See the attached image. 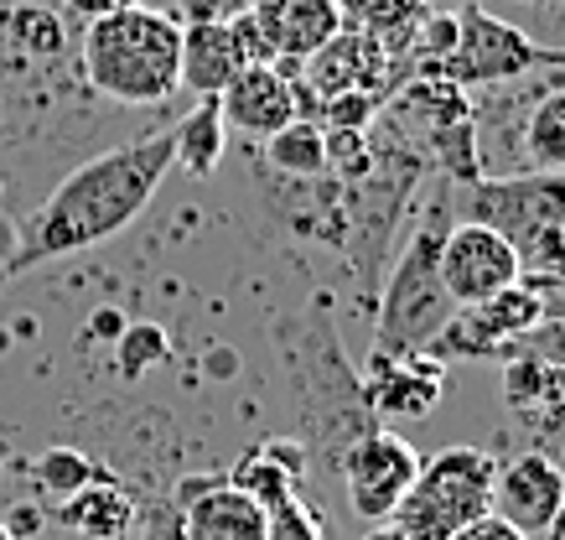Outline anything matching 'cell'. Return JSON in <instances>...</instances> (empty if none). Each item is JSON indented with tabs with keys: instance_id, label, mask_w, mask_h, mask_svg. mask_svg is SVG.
<instances>
[{
	"instance_id": "obj_1",
	"label": "cell",
	"mask_w": 565,
	"mask_h": 540,
	"mask_svg": "<svg viewBox=\"0 0 565 540\" xmlns=\"http://www.w3.org/2000/svg\"><path fill=\"white\" fill-rule=\"evenodd\" d=\"M167 172H172V130L125 140L115 151H99L84 167H73L47 192V203L32 213V224L21 229L17 255L0 265V280L115 240L120 229H130L146 213V203L167 182Z\"/></svg>"
},
{
	"instance_id": "obj_2",
	"label": "cell",
	"mask_w": 565,
	"mask_h": 540,
	"mask_svg": "<svg viewBox=\"0 0 565 540\" xmlns=\"http://www.w3.org/2000/svg\"><path fill=\"white\" fill-rule=\"evenodd\" d=\"M177 57H182V21L156 6H125L94 17L78 36L88 88L115 105H167L182 88Z\"/></svg>"
},
{
	"instance_id": "obj_3",
	"label": "cell",
	"mask_w": 565,
	"mask_h": 540,
	"mask_svg": "<svg viewBox=\"0 0 565 540\" xmlns=\"http://www.w3.org/2000/svg\"><path fill=\"white\" fill-rule=\"evenodd\" d=\"M451 229L446 198H430L415 234L394 261L374 317V353H430V343L457 317V301L441 286V240Z\"/></svg>"
},
{
	"instance_id": "obj_4",
	"label": "cell",
	"mask_w": 565,
	"mask_h": 540,
	"mask_svg": "<svg viewBox=\"0 0 565 540\" xmlns=\"http://www.w3.org/2000/svg\"><path fill=\"white\" fill-rule=\"evenodd\" d=\"M493 473L498 457L482 447H441L420 457V473L390 520L411 540H451L462 525L493 515Z\"/></svg>"
},
{
	"instance_id": "obj_5",
	"label": "cell",
	"mask_w": 565,
	"mask_h": 540,
	"mask_svg": "<svg viewBox=\"0 0 565 540\" xmlns=\"http://www.w3.org/2000/svg\"><path fill=\"white\" fill-rule=\"evenodd\" d=\"M540 68H565V47H545L530 32H519L514 21L467 0V6H457V47L436 63V78H451L457 88H482L514 84V78Z\"/></svg>"
},
{
	"instance_id": "obj_6",
	"label": "cell",
	"mask_w": 565,
	"mask_h": 540,
	"mask_svg": "<svg viewBox=\"0 0 565 540\" xmlns=\"http://www.w3.org/2000/svg\"><path fill=\"white\" fill-rule=\"evenodd\" d=\"M332 463L343 473L348 509L369 525L390 520L399 509V499H405V488L415 484V473H420V453L399 432H384V426L359 432Z\"/></svg>"
},
{
	"instance_id": "obj_7",
	"label": "cell",
	"mask_w": 565,
	"mask_h": 540,
	"mask_svg": "<svg viewBox=\"0 0 565 540\" xmlns=\"http://www.w3.org/2000/svg\"><path fill=\"white\" fill-rule=\"evenodd\" d=\"M291 78H296V115H307V120H317L322 99H332V94L363 88V94H379V99H384V94L399 84L394 57L379 47V36L353 32V27H338V36H327Z\"/></svg>"
},
{
	"instance_id": "obj_8",
	"label": "cell",
	"mask_w": 565,
	"mask_h": 540,
	"mask_svg": "<svg viewBox=\"0 0 565 540\" xmlns=\"http://www.w3.org/2000/svg\"><path fill=\"white\" fill-rule=\"evenodd\" d=\"M462 209L467 219L498 229L514 250H524L545 229L565 224V172H524V177H503V182L482 177V182L462 188Z\"/></svg>"
},
{
	"instance_id": "obj_9",
	"label": "cell",
	"mask_w": 565,
	"mask_h": 540,
	"mask_svg": "<svg viewBox=\"0 0 565 540\" xmlns=\"http://www.w3.org/2000/svg\"><path fill=\"white\" fill-rule=\"evenodd\" d=\"M524 280V261L519 250L498 229L478 224V219H457L441 240V286L451 292L457 307H478V301L498 297L503 286Z\"/></svg>"
},
{
	"instance_id": "obj_10",
	"label": "cell",
	"mask_w": 565,
	"mask_h": 540,
	"mask_svg": "<svg viewBox=\"0 0 565 540\" xmlns=\"http://www.w3.org/2000/svg\"><path fill=\"white\" fill-rule=\"evenodd\" d=\"M359 395L369 416L420 421L446 395V364L436 353H374L359 374Z\"/></svg>"
},
{
	"instance_id": "obj_11",
	"label": "cell",
	"mask_w": 565,
	"mask_h": 540,
	"mask_svg": "<svg viewBox=\"0 0 565 540\" xmlns=\"http://www.w3.org/2000/svg\"><path fill=\"white\" fill-rule=\"evenodd\" d=\"M188 540H270V515L228 478H188L177 488Z\"/></svg>"
},
{
	"instance_id": "obj_12",
	"label": "cell",
	"mask_w": 565,
	"mask_h": 540,
	"mask_svg": "<svg viewBox=\"0 0 565 540\" xmlns=\"http://www.w3.org/2000/svg\"><path fill=\"white\" fill-rule=\"evenodd\" d=\"M565 499V468L550 453H519L493 473V515L519 536H540Z\"/></svg>"
},
{
	"instance_id": "obj_13",
	"label": "cell",
	"mask_w": 565,
	"mask_h": 540,
	"mask_svg": "<svg viewBox=\"0 0 565 540\" xmlns=\"http://www.w3.org/2000/svg\"><path fill=\"white\" fill-rule=\"evenodd\" d=\"M218 99V115L228 130H239L249 140H265L275 136L280 125L296 120V78L275 63H244Z\"/></svg>"
},
{
	"instance_id": "obj_14",
	"label": "cell",
	"mask_w": 565,
	"mask_h": 540,
	"mask_svg": "<svg viewBox=\"0 0 565 540\" xmlns=\"http://www.w3.org/2000/svg\"><path fill=\"white\" fill-rule=\"evenodd\" d=\"M249 17H255L259 36L270 47V63L286 73L301 68L327 36H338V27H343L338 0H249Z\"/></svg>"
},
{
	"instance_id": "obj_15",
	"label": "cell",
	"mask_w": 565,
	"mask_h": 540,
	"mask_svg": "<svg viewBox=\"0 0 565 540\" xmlns=\"http://www.w3.org/2000/svg\"><path fill=\"white\" fill-rule=\"evenodd\" d=\"M244 68L239 47L228 36V21H182V57H177V84L192 88L198 99H213L228 88V78Z\"/></svg>"
},
{
	"instance_id": "obj_16",
	"label": "cell",
	"mask_w": 565,
	"mask_h": 540,
	"mask_svg": "<svg viewBox=\"0 0 565 540\" xmlns=\"http://www.w3.org/2000/svg\"><path fill=\"white\" fill-rule=\"evenodd\" d=\"M52 520L84 540H130L140 505L120 488V478H104V484H88L84 494H73L63 505H52Z\"/></svg>"
},
{
	"instance_id": "obj_17",
	"label": "cell",
	"mask_w": 565,
	"mask_h": 540,
	"mask_svg": "<svg viewBox=\"0 0 565 540\" xmlns=\"http://www.w3.org/2000/svg\"><path fill=\"white\" fill-rule=\"evenodd\" d=\"M301 473H307V447H296V442H265V447H255V453H244L234 463L228 484L244 488L270 515V509H280L286 499L301 494Z\"/></svg>"
},
{
	"instance_id": "obj_18",
	"label": "cell",
	"mask_w": 565,
	"mask_h": 540,
	"mask_svg": "<svg viewBox=\"0 0 565 540\" xmlns=\"http://www.w3.org/2000/svg\"><path fill=\"white\" fill-rule=\"evenodd\" d=\"M223 151H228V125L218 115V99H198V109L172 130V167L188 177H213L223 167Z\"/></svg>"
},
{
	"instance_id": "obj_19",
	"label": "cell",
	"mask_w": 565,
	"mask_h": 540,
	"mask_svg": "<svg viewBox=\"0 0 565 540\" xmlns=\"http://www.w3.org/2000/svg\"><path fill=\"white\" fill-rule=\"evenodd\" d=\"M338 17L353 32L379 36V47L390 57H399L411 47L415 21L426 17V0H338Z\"/></svg>"
},
{
	"instance_id": "obj_20",
	"label": "cell",
	"mask_w": 565,
	"mask_h": 540,
	"mask_svg": "<svg viewBox=\"0 0 565 540\" xmlns=\"http://www.w3.org/2000/svg\"><path fill=\"white\" fill-rule=\"evenodd\" d=\"M26 478H32V488L42 494V505H63V499L84 494L88 484H104V478H115V473L104 468L99 457L78 453V447H47V453L32 457Z\"/></svg>"
},
{
	"instance_id": "obj_21",
	"label": "cell",
	"mask_w": 565,
	"mask_h": 540,
	"mask_svg": "<svg viewBox=\"0 0 565 540\" xmlns=\"http://www.w3.org/2000/svg\"><path fill=\"white\" fill-rule=\"evenodd\" d=\"M265 161L291 182H311L327 177V130L307 115H296L291 125H280L275 136H265Z\"/></svg>"
},
{
	"instance_id": "obj_22",
	"label": "cell",
	"mask_w": 565,
	"mask_h": 540,
	"mask_svg": "<svg viewBox=\"0 0 565 540\" xmlns=\"http://www.w3.org/2000/svg\"><path fill=\"white\" fill-rule=\"evenodd\" d=\"M524 161L534 172H565V88H550L524 120Z\"/></svg>"
},
{
	"instance_id": "obj_23",
	"label": "cell",
	"mask_w": 565,
	"mask_h": 540,
	"mask_svg": "<svg viewBox=\"0 0 565 540\" xmlns=\"http://www.w3.org/2000/svg\"><path fill=\"white\" fill-rule=\"evenodd\" d=\"M6 32L17 36L21 47L36 53V57L63 53V17H57L52 6H42V0H21V6H11V11H6Z\"/></svg>"
},
{
	"instance_id": "obj_24",
	"label": "cell",
	"mask_w": 565,
	"mask_h": 540,
	"mask_svg": "<svg viewBox=\"0 0 565 540\" xmlns=\"http://www.w3.org/2000/svg\"><path fill=\"white\" fill-rule=\"evenodd\" d=\"M167 353H172V338L156 322H125V332L115 338V364H120L125 380L151 374L156 364H167Z\"/></svg>"
},
{
	"instance_id": "obj_25",
	"label": "cell",
	"mask_w": 565,
	"mask_h": 540,
	"mask_svg": "<svg viewBox=\"0 0 565 540\" xmlns=\"http://www.w3.org/2000/svg\"><path fill=\"white\" fill-rule=\"evenodd\" d=\"M379 94H363V88H353V94H332V99H322V109H317V125L322 130H369V125H379Z\"/></svg>"
},
{
	"instance_id": "obj_26",
	"label": "cell",
	"mask_w": 565,
	"mask_h": 540,
	"mask_svg": "<svg viewBox=\"0 0 565 540\" xmlns=\"http://www.w3.org/2000/svg\"><path fill=\"white\" fill-rule=\"evenodd\" d=\"M514 353H524V359H534V364H545V369H565V317H540L519 338Z\"/></svg>"
},
{
	"instance_id": "obj_27",
	"label": "cell",
	"mask_w": 565,
	"mask_h": 540,
	"mask_svg": "<svg viewBox=\"0 0 565 540\" xmlns=\"http://www.w3.org/2000/svg\"><path fill=\"white\" fill-rule=\"evenodd\" d=\"M270 540H327L322 515L296 494V499H286L280 509H270Z\"/></svg>"
},
{
	"instance_id": "obj_28",
	"label": "cell",
	"mask_w": 565,
	"mask_h": 540,
	"mask_svg": "<svg viewBox=\"0 0 565 540\" xmlns=\"http://www.w3.org/2000/svg\"><path fill=\"white\" fill-rule=\"evenodd\" d=\"M140 540H188L182 536V515H177V499H161V505L140 509Z\"/></svg>"
},
{
	"instance_id": "obj_29",
	"label": "cell",
	"mask_w": 565,
	"mask_h": 540,
	"mask_svg": "<svg viewBox=\"0 0 565 540\" xmlns=\"http://www.w3.org/2000/svg\"><path fill=\"white\" fill-rule=\"evenodd\" d=\"M42 6H52L57 17L94 21V17H109V11H125V6H146V0H42Z\"/></svg>"
},
{
	"instance_id": "obj_30",
	"label": "cell",
	"mask_w": 565,
	"mask_h": 540,
	"mask_svg": "<svg viewBox=\"0 0 565 540\" xmlns=\"http://www.w3.org/2000/svg\"><path fill=\"white\" fill-rule=\"evenodd\" d=\"M451 540H530V536H519L509 520H498V515H482V520H472V525H462Z\"/></svg>"
},
{
	"instance_id": "obj_31",
	"label": "cell",
	"mask_w": 565,
	"mask_h": 540,
	"mask_svg": "<svg viewBox=\"0 0 565 540\" xmlns=\"http://www.w3.org/2000/svg\"><path fill=\"white\" fill-rule=\"evenodd\" d=\"M234 0H172V17L177 21H213V17H223Z\"/></svg>"
},
{
	"instance_id": "obj_32",
	"label": "cell",
	"mask_w": 565,
	"mask_h": 540,
	"mask_svg": "<svg viewBox=\"0 0 565 540\" xmlns=\"http://www.w3.org/2000/svg\"><path fill=\"white\" fill-rule=\"evenodd\" d=\"M94 332H99V338H120V332H125V317L120 313H99V317H94Z\"/></svg>"
},
{
	"instance_id": "obj_33",
	"label": "cell",
	"mask_w": 565,
	"mask_h": 540,
	"mask_svg": "<svg viewBox=\"0 0 565 540\" xmlns=\"http://www.w3.org/2000/svg\"><path fill=\"white\" fill-rule=\"evenodd\" d=\"M540 540H565V499H561V509L545 520V530H540Z\"/></svg>"
},
{
	"instance_id": "obj_34",
	"label": "cell",
	"mask_w": 565,
	"mask_h": 540,
	"mask_svg": "<svg viewBox=\"0 0 565 540\" xmlns=\"http://www.w3.org/2000/svg\"><path fill=\"white\" fill-rule=\"evenodd\" d=\"M363 540H411V536H405L394 520H384V525H369V536H363Z\"/></svg>"
},
{
	"instance_id": "obj_35",
	"label": "cell",
	"mask_w": 565,
	"mask_h": 540,
	"mask_svg": "<svg viewBox=\"0 0 565 540\" xmlns=\"http://www.w3.org/2000/svg\"><path fill=\"white\" fill-rule=\"evenodd\" d=\"M0 540H17V536H11V530H6V520H0Z\"/></svg>"
},
{
	"instance_id": "obj_36",
	"label": "cell",
	"mask_w": 565,
	"mask_h": 540,
	"mask_svg": "<svg viewBox=\"0 0 565 540\" xmlns=\"http://www.w3.org/2000/svg\"><path fill=\"white\" fill-rule=\"evenodd\" d=\"M530 6H540V0H530Z\"/></svg>"
},
{
	"instance_id": "obj_37",
	"label": "cell",
	"mask_w": 565,
	"mask_h": 540,
	"mask_svg": "<svg viewBox=\"0 0 565 540\" xmlns=\"http://www.w3.org/2000/svg\"><path fill=\"white\" fill-rule=\"evenodd\" d=\"M244 6H249V0H244Z\"/></svg>"
}]
</instances>
